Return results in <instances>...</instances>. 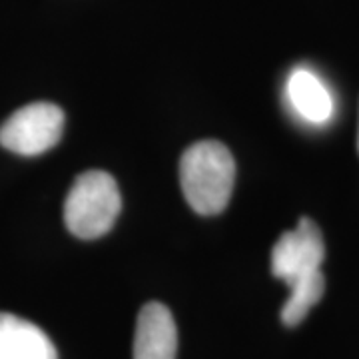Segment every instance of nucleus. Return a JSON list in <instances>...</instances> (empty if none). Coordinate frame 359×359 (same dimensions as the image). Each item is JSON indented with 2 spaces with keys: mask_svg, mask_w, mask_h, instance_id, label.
Instances as JSON below:
<instances>
[{
  "mask_svg": "<svg viewBox=\"0 0 359 359\" xmlns=\"http://www.w3.org/2000/svg\"><path fill=\"white\" fill-rule=\"evenodd\" d=\"M325 292L323 273H316L309 280L295 283L290 287V297L282 308V321L287 327H295L308 318L309 309L313 308Z\"/></svg>",
  "mask_w": 359,
  "mask_h": 359,
  "instance_id": "nucleus-8",
  "label": "nucleus"
},
{
  "mask_svg": "<svg viewBox=\"0 0 359 359\" xmlns=\"http://www.w3.org/2000/svg\"><path fill=\"white\" fill-rule=\"evenodd\" d=\"M236 182L231 152L216 140L190 146L180 160V184L188 204L200 216H216L230 204Z\"/></svg>",
  "mask_w": 359,
  "mask_h": 359,
  "instance_id": "nucleus-1",
  "label": "nucleus"
},
{
  "mask_svg": "<svg viewBox=\"0 0 359 359\" xmlns=\"http://www.w3.org/2000/svg\"><path fill=\"white\" fill-rule=\"evenodd\" d=\"M65 132V112L52 102H32L16 110L0 126V146L20 156L52 150Z\"/></svg>",
  "mask_w": 359,
  "mask_h": 359,
  "instance_id": "nucleus-3",
  "label": "nucleus"
},
{
  "mask_svg": "<svg viewBox=\"0 0 359 359\" xmlns=\"http://www.w3.org/2000/svg\"><path fill=\"white\" fill-rule=\"evenodd\" d=\"M287 98L299 118L325 124L334 114V98L321 78L309 68H295L287 78Z\"/></svg>",
  "mask_w": 359,
  "mask_h": 359,
  "instance_id": "nucleus-7",
  "label": "nucleus"
},
{
  "mask_svg": "<svg viewBox=\"0 0 359 359\" xmlns=\"http://www.w3.org/2000/svg\"><path fill=\"white\" fill-rule=\"evenodd\" d=\"M120 208L116 180L102 170H88L74 180L66 196V228L80 240H96L112 230Z\"/></svg>",
  "mask_w": 359,
  "mask_h": 359,
  "instance_id": "nucleus-2",
  "label": "nucleus"
},
{
  "mask_svg": "<svg viewBox=\"0 0 359 359\" xmlns=\"http://www.w3.org/2000/svg\"><path fill=\"white\" fill-rule=\"evenodd\" d=\"M358 148H359V138H358Z\"/></svg>",
  "mask_w": 359,
  "mask_h": 359,
  "instance_id": "nucleus-9",
  "label": "nucleus"
},
{
  "mask_svg": "<svg viewBox=\"0 0 359 359\" xmlns=\"http://www.w3.org/2000/svg\"><path fill=\"white\" fill-rule=\"evenodd\" d=\"M0 359H58V353L39 325L0 311Z\"/></svg>",
  "mask_w": 359,
  "mask_h": 359,
  "instance_id": "nucleus-6",
  "label": "nucleus"
},
{
  "mask_svg": "<svg viewBox=\"0 0 359 359\" xmlns=\"http://www.w3.org/2000/svg\"><path fill=\"white\" fill-rule=\"evenodd\" d=\"M178 330L164 304H146L138 313L134 334V359H176Z\"/></svg>",
  "mask_w": 359,
  "mask_h": 359,
  "instance_id": "nucleus-5",
  "label": "nucleus"
},
{
  "mask_svg": "<svg viewBox=\"0 0 359 359\" xmlns=\"http://www.w3.org/2000/svg\"><path fill=\"white\" fill-rule=\"evenodd\" d=\"M325 259V244L320 228L302 218L297 228L285 231L271 250V273L287 287L320 273Z\"/></svg>",
  "mask_w": 359,
  "mask_h": 359,
  "instance_id": "nucleus-4",
  "label": "nucleus"
}]
</instances>
